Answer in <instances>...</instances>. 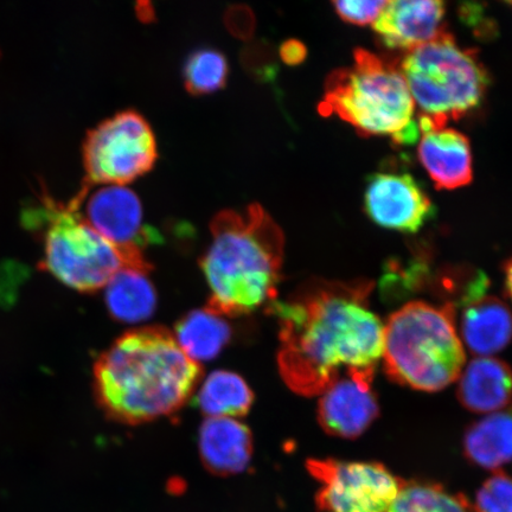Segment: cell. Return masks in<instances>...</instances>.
<instances>
[{
	"mask_svg": "<svg viewBox=\"0 0 512 512\" xmlns=\"http://www.w3.org/2000/svg\"><path fill=\"white\" fill-rule=\"evenodd\" d=\"M201 268L210 288L208 309L222 317L248 315L275 302L284 262L285 236L258 203L227 209L210 223Z\"/></svg>",
	"mask_w": 512,
	"mask_h": 512,
	"instance_id": "3",
	"label": "cell"
},
{
	"mask_svg": "<svg viewBox=\"0 0 512 512\" xmlns=\"http://www.w3.org/2000/svg\"><path fill=\"white\" fill-rule=\"evenodd\" d=\"M476 512H512V478L497 472L478 491Z\"/></svg>",
	"mask_w": 512,
	"mask_h": 512,
	"instance_id": "24",
	"label": "cell"
},
{
	"mask_svg": "<svg viewBox=\"0 0 512 512\" xmlns=\"http://www.w3.org/2000/svg\"><path fill=\"white\" fill-rule=\"evenodd\" d=\"M279 54L288 66H297L302 63L306 57V48L304 44L298 40H287L281 44Z\"/></svg>",
	"mask_w": 512,
	"mask_h": 512,
	"instance_id": "26",
	"label": "cell"
},
{
	"mask_svg": "<svg viewBox=\"0 0 512 512\" xmlns=\"http://www.w3.org/2000/svg\"><path fill=\"white\" fill-rule=\"evenodd\" d=\"M87 185H127L155 168V133L136 110H124L88 131L82 147Z\"/></svg>",
	"mask_w": 512,
	"mask_h": 512,
	"instance_id": "8",
	"label": "cell"
},
{
	"mask_svg": "<svg viewBox=\"0 0 512 512\" xmlns=\"http://www.w3.org/2000/svg\"><path fill=\"white\" fill-rule=\"evenodd\" d=\"M318 110L324 117L336 115L363 136H390L400 144L414 143L420 132L401 70L366 49H356L350 67L328 76Z\"/></svg>",
	"mask_w": 512,
	"mask_h": 512,
	"instance_id": "5",
	"label": "cell"
},
{
	"mask_svg": "<svg viewBox=\"0 0 512 512\" xmlns=\"http://www.w3.org/2000/svg\"><path fill=\"white\" fill-rule=\"evenodd\" d=\"M420 163L438 190H454L470 184L473 176L470 140L453 128L434 127L420 115Z\"/></svg>",
	"mask_w": 512,
	"mask_h": 512,
	"instance_id": "13",
	"label": "cell"
},
{
	"mask_svg": "<svg viewBox=\"0 0 512 512\" xmlns=\"http://www.w3.org/2000/svg\"><path fill=\"white\" fill-rule=\"evenodd\" d=\"M82 219L124 254L133 270L149 273L144 249L151 242L140 198L126 185H87L72 198Z\"/></svg>",
	"mask_w": 512,
	"mask_h": 512,
	"instance_id": "10",
	"label": "cell"
},
{
	"mask_svg": "<svg viewBox=\"0 0 512 512\" xmlns=\"http://www.w3.org/2000/svg\"><path fill=\"white\" fill-rule=\"evenodd\" d=\"M306 467L320 484L317 512H388L403 484L377 463L311 459Z\"/></svg>",
	"mask_w": 512,
	"mask_h": 512,
	"instance_id": "9",
	"label": "cell"
},
{
	"mask_svg": "<svg viewBox=\"0 0 512 512\" xmlns=\"http://www.w3.org/2000/svg\"><path fill=\"white\" fill-rule=\"evenodd\" d=\"M400 70L421 115L438 128L476 108L490 82L476 51L458 46L445 30L407 51Z\"/></svg>",
	"mask_w": 512,
	"mask_h": 512,
	"instance_id": "7",
	"label": "cell"
},
{
	"mask_svg": "<svg viewBox=\"0 0 512 512\" xmlns=\"http://www.w3.org/2000/svg\"><path fill=\"white\" fill-rule=\"evenodd\" d=\"M456 307L411 302L383 329V368L401 386L439 392L459 379L465 364L456 328Z\"/></svg>",
	"mask_w": 512,
	"mask_h": 512,
	"instance_id": "4",
	"label": "cell"
},
{
	"mask_svg": "<svg viewBox=\"0 0 512 512\" xmlns=\"http://www.w3.org/2000/svg\"><path fill=\"white\" fill-rule=\"evenodd\" d=\"M364 207L380 227L416 233L434 213L433 204L416 179L401 172H377L368 179Z\"/></svg>",
	"mask_w": 512,
	"mask_h": 512,
	"instance_id": "11",
	"label": "cell"
},
{
	"mask_svg": "<svg viewBox=\"0 0 512 512\" xmlns=\"http://www.w3.org/2000/svg\"><path fill=\"white\" fill-rule=\"evenodd\" d=\"M464 451L472 464L486 470H498L511 463L512 403L467 428Z\"/></svg>",
	"mask_w": 512,
	"mask_h": 512,
	"instance_id": "18",
	"label": "cell"
},
{
	"mask_svg": "<svg viewBox=\"0 0 512 512\" xmlns=\"http://www.w3.org/2000/svg\"><path fill=\"white\" fill-rule=\"evenodd\" d=\"M374 376L369 373L344 376L320 395L318 420L326 433L355 439L368 430L380 413L373 388Z\"/></svg>",
	"mask_w": 512,
	"mask_h": 512,
	"instance_id": "12",
	"label": "cell"
},
{
	"mask_svg": "<svg viewBox=\"0 0 512 512\" xmlns=\"http://www.w3.org/2000/svg\"><path fill=\"white\" fill-rule=\"evenodd\" d=\"M505 274V287H507L508 294L512 302V258L504 264Z\"/></svg>",
	"mask_w": 512,
	"mask_h": 512,
	"instance_id": "27",
	"label": "cell"
},
{
	"mask_svg": "<svg viewBox=\"0 0 512 512\" xmlns=\"http://www.w3.org/2000/svg\"><path fill=\"white\" fill-rule=\"evenodd\" d=\"M228 75L227 57L217 49L202 48L192 51L184 63V85L192 95L220 91L226 86Z\"/></svg>",
	"mask_w": 512,
	"mask_h": 512,
	"instance_id": "22",
	"label": "cell"
},
{
	"mask_svg": "<svg viewBox=\"0 0 512 512\" xmlns=\"http://www.w3.org/2000/svg\"><path fill=\"white\" fill-rule=\"evenodd\" d=\"M229 325L222 316L208 309L188 313L176 326L179 347L192 361L213 360L229 341Z\"/></svg>",
	"mask_w": 512,
	"mask_h": 512,
	"instance_id": "20",
	"label": "cell"
},
{
	"mask_svg": "<svg viewBox=\"0 0 512 512\" xmlns=\"http://www.w3.org/2000/svg\"><path fill=\"white\" fill-rule=\"evenodd\" d=\"M201 375L174 334L145 326L126 332L96 361L95 395L108 418L145 424L181 409Z\"/></svg>",
	"mask_w": 512,
	"mask_h": 512,
	"instance_id": "2",
	"label": "cell"
},
{
	"mask_svg": "<svg viewBox=\"0 0 512 512\" xmlns=\"http://www.w3.org/2000/svg\"><path fill=\"white\" fill-rule=\"evenodd\" d=\"M444 16L443 2L396 0L384 6L373 27L384 46L409 51L437 37Z\"/></svg>",
	"mask_w": 512,
	"mask_h": 512,
	"instance_id": "14",
	"label": "cell"
},
{
	"mask_svg": "<svg viewBox=\"0 0 512 512\" xmlns=\"http://www.w3.org/2000/svg\"><path fill=\"white\" fill-rule=\"evenodd\" d=\"M200 454L203 465L213 475H239L251 463V431L236 419L208 418L200 431Z\"/></svg>",
	"mask_w": 512,
	"mask_h": 512,
	"instance_id": "15",
	"label": "cell"
},
{
	"mask_svg": "<svg viewBox=\"0 0 512 512\" xmlns=\"http://www.w3.org/2000/svg\"><path fill=\"white\" fill-rule=\"evenodd\" d=\"M460 334L472 354L491 357L511 342V311L502 300L484 296L465 306Z\"/></svg>",
	"mask_w": 512,
	"mask_h": 512,
	"instance_id": "17",
	"label": "cell"
},
{
	"mask_svg": "<svg viewBox=\"0 0 512 512\" xmlns=\"http://www.w3.org/2000/svg\"><path fill=\"white\" fill-rule=\"evenodd\" d=\"M23 221L42 232L43 267L76 291H98L115 274L130 268L124 254L82 219L73 200L59 202L42 191L37 202L24 210Z\"/></svg>",
	"mask_w": 512,
	"mask_h": 512,
	"instance_id": "6",
	"label": "cell"
},
{
	"mask_svg": "<svg viewBox=\"0 0 512 512\" xmlns=\"http://www.w3.org/2000/svg\"><path fill=\"white\" fill-rule=\"evenodd\" d=\"M198 406L208 418H241L252 407V389L238 374L219 370L210 374L198 394Z\"/></svg>",
	"mask_w": 512,
	"mask_h": 512,
	"instance_id": "21",
	"label": "cell"
},
{
	"mask_svg": "<svg viewBox=\"0 0 512 512\" xmlns=\"http://www.w3.org/2000/svg\"><path fill=\"white\" fill-rule=\"evenodd\" d=\"M388 512H471L462 496L437 484L409 483L402 488Z\"/></svg>",
	"mask_w": 512,
	"mask_h": 512,
	"instance_id": "23",
	"label": "cell"
},
{
	"mask_svg": "<svg viewBox=\"0 0 512 512\" xmlns=\"http://www.w3.org/2000/svg\"><path fill=\"white\" fill-rule=\"evenodd\" d=\"M458 380V399L471 412L495 413L512 403V369L497 358H475Z\"/></svg>",
	"mask_w": 512,
	"mask_h": 512,
	"instance_id": "16",
	"label": "cell"
},
{
	"mask_svg": "<svg viewBox=\"0 0 512 512\" xmlns=\"http://www.w3.org/2000/svg\"><path fill=\"white\" fill-rule=\"evenodd\" d=\"M373 287L315 279L270 305L280 326V374L293 392L311 398L344 376L375 374L384 325L370 310Z\"/></svg>",
	"mask_w": 512,
	"mask_h": 512,
	"instance_id": "1",
	"label": "cell"
},
{
	"mask_svg": "<svg viewBox=\"0 0 512 512\" xmlns=\"http://www.w3.org/2000/svg\"><path fill=\"white\" fill-rule=\"evenodd\" d=\"M388 2H335V10L343 21L355 25L373 24Z\"/></svg>",
	"mask_w": 512,
	"mask_h": 512,
	"instance_id": "25",
	"label": "cell"
},
{
	"mask_svg": "<svg viewBox=\"0 0 512 512\" xmlns=\"http://www.w3.org/2000/svg\"><path fill=\"white\" fill-rule=\"evenodd\" d=\"M147 273L124 268L106 286V304L115 319L125 323H140L150 318L156 309L155 287Z\"/></svg>",
	"mask_w": 512,
	"mask_h": 512,
	"instance_id": "19",
	"label": "cell"
}]
</instances>
